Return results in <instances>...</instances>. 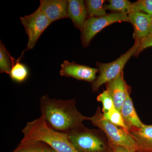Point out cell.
<instances>
[{"label":"cell","instance_id":"obj_14","mask_svg":"<svg viewBox=\"0 0 152 152\" xmlns=\"http://www.w3.org/2000/svg\"><path fill=\"white\" fill-rule=\"evenodd\" d=\"M131 91L128 92L126 100L120 110L129 131L132 128H140L144 124L136 113L130 96Z\"/></svg>","mask_w":152,"mask_h":152},{"label":"cell","instance_id":"obj_2","mask_svg":"<svg viewBox=\"0 0 152 152\" xmlns=\"http://www.w3.org/2000/svg\"><path fill=\"white\" fill-rule=\"evenodd\" d=\"M22 132L24 135L23 140L44 142L58 152H78L71 143L68 134L49 127L42 115L28 122Z\"/></svg>","mask_w":152,"mask_h":152},{"label":"cell","instance_id":"obj_4","mask_svg":"<svg viewBox=\"0 0 152 152\" xmlns=\"http://www.w3.org/2000/svg\"><path fill=\"white\" fill-rule=\"evenodd\" d=\"M89 121L105 134L112 148L114 147L121 146L132 152L138 151L137 144L129 132L106 120L100 107H98L94 115L89 117Z\"/></svg>","mask_w":152,"mask_h":152},{"label":"cell","instance_id":"obj_15","mask_svg":"<svg viewBox=\"0 0 152 152\" xmlns=\"http://www.w3.org/2000/svg\"><path fill=\"white\" fill-rule=\"evenodd\" d=\"M12 152H58L48 145L41 141L22 140Z\"/></svg>","mask_w":152,"mask_h":152},{"label":"cell","instance_id":"obj_20","mask_svg":"<svg viewBox=\"0 0 152 152\" xmlns=\"http://www.w3.org/2000/svg\"><path fill=\"white\" fill-rule=\"evenodd\" d=\"M104 118L110 123L128 131L121 112L115 108L106 113H103Z\"/></svg>","mask_w":152,"mask_h":152},{"label":"cell","instance_id":"obj_10","mask_svg":"<svg viewBox=\"0 0 152 152\" xmlns=\"http://www.w3.org/2000/svg\"><path fill=\"white\" fill-rule=\"evenodd\" d=\"M130 23L133 25V38L135 42L152 34L151 15L141 12H132L128 15Z\"/></svg>","mask_w":152,"mask_h":152},{"label":"cell","instance_id":"obj_12","mask_svg":"<svg viewBox=\"0 0 152 152\" xmlns=\"http://www.w3.org/2000/svg\"><path fill=\"white\" fill-rule=\"evenodd\" d=\"M68 17L75 26L81 31L88 18V11L83 0H68Z\"/></svg>","mask_w":152,"mask_h":152},{"label":"cell","instance_id":"obj_24","mask_svg":"<svg viewBox=\"0 0 152 152\" xmlns=\"http://www.w3.org/2000/svg\"><path fill=\"white\" fill-rule=\"evenodd\" d=\"M111 152H134L127 149L126 148L121 146H116L112 148Z\"/></svg>","mask_w":152,"mask_h":152},{"label":"cell","instance_id":"obj_23","mask_svg":"<svg viewBox=\"0 0 152 152\" xmlns=\"http://www.w3.org/2000/svg\"><path fill=\"white\" fill-rule=\"evenodd\" d=\"M150 47H152V34L142 38L140 41V45L134 56L137 57L143 50Z\"/></svg>","mask_w":152,"mask_h":152},{"label":"cell","instance_id":"obj_21","mask_svg":"<svg viewBox=\"0 0 152 152\" xmlns=\"http://www.w3.org/2000/svg\"><path fill=\"white\" fill-rule=\"evenodd\" d=\"M96 99L98 102L102 103L103 113H106L115 108L113 99L107 90H104L102 93L98 95Z\"/></svg>","mask_w":152,"mask_h":152},{"label":"cell","instance_id":"obj_6","mask_svg":"<svg viewBox=\"0 0 152 152\" xmlns=\"http://www.w3.org/2000/svg\"><path fill=\"white\" fill-rule=\"evenodd\" d=\"M129 22L126 14L111 12L99 17H89L81 31V39L83 46L86 48L98 33L106 27L116 23Z\"/></svg>","mask_w":152,"mask_h":152},{"label":"cell","instance_id":"obj_16","mask_svg":"<svg viewBox=\"0 0 152 152\" xmlns=\"http://www.w3.org/2000/svg\"><path fill=\"white\" fill-rule=\"evenodd\" d=\"M20 58L18 59L15 60L9 74L11 79L18 83L24 82L27 79L29 75L27 67L24 64L20 62Z\"/></svg>","mask_w":152,"mask_h":152},{"label":"cell","instance_id":"obj_17","mask_svg":"<svg viewBox=\"0 0 152 152\" xmlns=\"http://www.w3.org/2000/svg\"><path fill=\"white\" fill-rule=\"evenodd\" d=\"M15 60L10 54L5 45L0 41V72L9 75Z\"/></svg>","mask_w":152,"mask_h":152},{"label":"cell","instance_id":"obj_7","mask_svg":"<svg viewBox=\"0 0 152 152\" xmlns=\"http://www.w3.org/2000/svg\"><path fill=\"white\" fill-rule=\"evenodd\" d=\"M20 20L28 36L26 50H32L41 35L51 22L39 8L33 13L21 17Z\"/></svg>","mask_w":152,"mask_h":152},{"label":"cell","instance_id":"obj_11","mask_svg":"<svg viewBox=\"0 0 152 152\" xmlns=\"http://www.w3.org/2000/svg\"><path fill=\"white\" fill-rule=\"evenodd\" d=\"M67 5L66 0H40L39 8L52 23L68 18Z\"/></svg>","mask_w":152,"mask_h":152},{"label":"cell","instance_id":"obj_13","mask_svg":"<svg viewBox=\"0 0 152 152\" xmlns=\"http://www.w3.org/2000/svg\"><path fill=\"white\" fill-rule=\"evenodd\" d=\"M129 132L137 144L138 152L152 151V125L144 124L140 128H131Z\"/></svg>","mask_w":152,"mask_h":152},{"label":"cell","instance_id":"obj_9","mask_svg":"<svg viewBox=\"0 0 152 152\" xmlns=\"http://www.w3.org/2000/svg\"><path fill=\"white\" fill-rule=\"evenodd\" d=\"M106 88L110 93L114 102L115 108L119 111L126 100L131 87L128 86L124 78V71L115 78L105 84Z\"/></svg>","mask_w":152,"mask_h":152},{"label":"cell","instance_id":"obj_5","mask_svg":"<svg viewBox=\"0 0 152 152\" xmlns=\"http://www.w3.org/2000/svg\"><path fill=\"white\" fill-rule=\"evenodd\" d=\"M139 45L140 41H135L134 45L128 51L114 61L109 63H96L99 74L95 81L91 83L94 92L97 91L102 85L119 75L124 71L123 69L128 61L135 54Z\"/></svg>","mask_w":152,"mask_h":152},{"label":"cell","instance_id":"obj_18","mask_svg":"<svg viewBox=\"0 0 152 152\" xmlns=\"http://www.w3.org/2000/svg\"><path fill=\"white\" fill-rule=\"evenodd\" d=\"M104 0H86L85 4L89 17H99L105 15L107 13L104 8Z\"/></svg>","mask_w":152,"mask_h":152},{"label":"cell","instance_id":"obj_22","mask_svg":"<svg viewBox=\"0 0 152 152\" xmlns=\"http://www.w3.org/2000/svg\"><path fill=\"white\" fill-rule=\"evenodd\" d=\"M134 12H141L151 15L152 0H138L133 3L129 13Z\"/></svg>","mask_w":152,"mask_h":152},{"label":"cell","instance_id":"obj_8","mask_svg":"<svg viewBox=\"0 0 152 152\" xmlns=\"http://www.w3.org/2000/svg\"><path fill=\"white\" fill-rule=\"evenodd\" d=\"M98 72L99 70L96 68L79 64L74 62H70L65 60L61 64L60 75L92 83L96 79Z\"/></svg>","mask_w":152,"mask_h":152},{"label":"cell","instance_id":"obj_3","mask_svg":"<svg viewBox=\"0 0 152 152\" xmlns=\"http://www.w3.org/2000/svg\"><path fill=\"white\" fill-rule=\"evenodd\" d=\"M69 140L78 152H111L108 139L103 131L82 124L68 133Z\"/></svg>","mask_w":152,"mask_h":152},{"label":"cell","instance_id":"obj_1","mask_svg":"<svg viewBox=\"0 0 152 152\" xmlns=\"http://www.w3.org/2000/svg\"><path fill=\"white\" fill-rule=\"evenodd\" d=\"M41 115L47 124L58 132L68 134L89 117L85 116L79 111L75 100L51 99L45 95L39 99Z\"/></svg>","mask_w":152,"mask_h":152},{"label":"cell","instance_id":"obj_25","mask_svg":"<svg viewBox=\"0 0 152 152\" xmlns=\"http://www.w3.org/2000/svg\"><path fill=\"white\" fill-rule=\"evenodd\" d=\"M137 152H152V151H139Z\"/></svg>","mask_w":152,"mask_h":152},{"label":"cell","instance_id":"obj_19","mask_svg":"<svg viewBox=\"0 0 152 152\" xmlns=\"http://www.w3.org/2000/svg\"><path fill=\"white\" fill-rule=\"evenodd\" d=\"M107 4L104 5L106 10L111 11L112 12L119 13L129 15L133 3L128 0H110L108 1Z\"/></svg>","mask_w":152,"mask_h":152},{"label":"cell","instance_id":"obj_26","mask_svg":"<svg viewBox=\"0 0 152 152\" xmlns=\"http://www.w3.org/2000/svg\"><path fill=\"white\" fill-rule=\"evenodd\" d=\"M151 19H152V15H151Z\"/></svg>","mask_w":152,"mask_h":152}]
</instances>
